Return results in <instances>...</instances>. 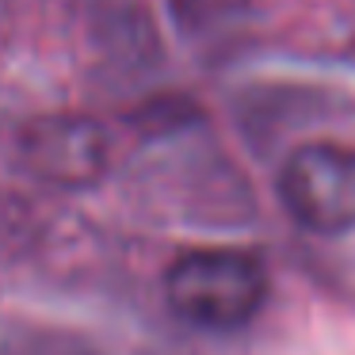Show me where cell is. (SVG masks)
Wrapping results in <instances>:
<instances>
[{
  "instance_id": "cell-1",
  "label": "cell",
  "mask_w": 355,
  "mask_h": 355,
  "mask_svg": "<svg viewBox=\"0 0 355 355\" xmlns=\"http://www.w3.org/2000/svg\"><path fill=\"white\" fill-rule=\"evenodd\" d=\"M161 294L180 324L230 336L248 329L268 306L271 275L252 248L195 245L172 256L161 275Z\"/></svg>"
},
{
  "instance_id": "cell-2",
  "label": "cell",
  "mask_w": 355,
  "mask_h": 355,
  "mask_svg": "<svg viewBox=\"0 0 355 355\" xmlns=\"http://www.w3.org/2000/svg\"><path fill=\"white\" fill-rule=\"evenodd\" d=\"M275 199L313 237L355 233V146L332 138L294 146L275 172Z\"/></svg>"
},
{
  "instance_id": "cell-3",
  "label": "cell",
  "mask_w": 355,
  "mask_h": 355,
  "mask_svg": "<svg viewBox=\"0 0 355 355\" xmlns=\"http://www.w3.org/2000/svg\"><path fill=\"white\" fill-rule=\"evenodd\" d=\"M115 146L100 119L80 111L39 115L16 134V164L35 184L58 191H92L107 180Z\"/></svg>"
},
{
  "instance_id": "cell-4",
  "label": "cell",
  "mask_w": 355,
  "mask_h": 355,
  "mask_svg": "<svg viewBox=\"0 0 355 355\" xmlns=\"http://www.w3.org/2000/svg\"><path fill=\"white\" fill-rule=\"evenodd\" d=\"M0 355H115L96 340L62 324L42 321H4L0 324Z\"/></svg>"
},
{
  "instance_id": "cell-5",
  "label": "cell",
  "mask_w": 355,
  "mask_h": 355,
  "mask_svg": "<svg viewBox=\"0 0 355 355\" xmlns=\"http://www.w3.org/2000/svg\"><path fill=\"white\" fill-rule=\"evenodd\" d=\"M237 0H168L176 24L184 27V35H202L210 24H218L222 16H230Z\"/></svg>"
}]
</instances>
